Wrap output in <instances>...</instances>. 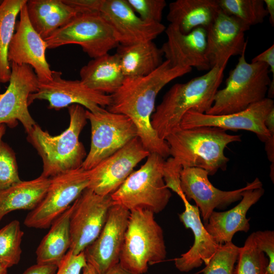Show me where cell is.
Segmentation results:
<instances>
[{
    "label": "cell",
    "mask_w": 274,
    "mask_h": 274,
    "mask_svg": "<svg viewBox=\"0 0 274 274\" xmlns=\"http://www.w3.org/2000/svg\"><path fill=\"white\" fill-rule=\"evenodd\" d=\"M251 62H262L266 64L274 79V45L254 57Z\"/></svg>",
    "instance_id": "obj_41"
},
{
    "label": "cell",
    "mask_w": 274,
    "mask_h": 274,
    "mask_svg": "<svg viewBox=\"0 0 274 274\" xmlns=\"http://www.w3.org/2000/svg\"><path fill=\"white\" fill-rule=\"evenodd\" d=\"M10 65L9 85L0 94V125L13 128L20 122L27 133L37 124L28 109V98L37 91L39 81L30 65L14 62H10Z\"/></svg>",
    "instance_id": "obj_13"
},
{
    "label": "cell",
    "mask_w": 274,
    "mask_h": 274,
    "mask_svg": "<svg viewBox=\"0 0 274 274\" xmlns=\"http://www.w3.org/2000/svg\"><path fill=\"white\" fill-rule=\"evenodd\" d=\"M264 143L267 158L271 163L274 162V134L270 135Z\"/></svg>",
    "instance_id": "obj_43"
},
{
    "label": "cell",
    "mask_w": 274,
    "mask_h": 274,
    "mask_svg": "<svg viewBox=\"0 0 274 274\" xmlns=\"http://www.w3.org/2000/svg\"><path fill=\"white\" fill-rule=\"evenodd\" d=\"M68 127L57 135H52L36 124L28 132L27 141L35 148L43 162L41 176L52 178L81 167L86 156L80 134L87 123L86 110L81 105L68 107Z\"/></svg>",
    "instance_id": "obj_4"
},
{
    "label": "cell",
    "mask_w": 274,
    "mask_h": 274,
    "mask_svg": "<svg viewBox=\"0 0 274 274\" xmlns=\"http://www.w3.org/2000/svg\"><path fill=\"white\" fill-rule=\"evenodd\" d=\"M73 205L70 220L69 250L78 254L98 237L113 202L111 195H100L87 188Z\"/></svg>",
    "instance_id": "obj_11"
},
{
    "label": "cell",
    "mask_w": 274,
    "mask_h": 274,
    "mask_svg": "<svg viewBox=\"0 0 274 274\" xmlns=\"http://www.w3.org/2000/svg\"><path fill=\"white\" fill-rule=\"evenodd\" d=\"M239 247L232 242L221 244L209 263L199 273L203 274H234Z\"/></svg>",
    "instance_id": "obj_34"
},
{
    "label": "cell",
    "mask_w": 274,
    "mask_h": 274,
    "mask_svg": "<svg viewBox=\"0 0 274 274\" xmlns=\"http://www.w3.org/2000/svg\"><path fill=\"white\" fill-rule=\"evenodd\" d=\"M246 50L230 71L224 88L218 90L213 104L206 113L222 115L243 111L265 98L271 82L268 66L246 61Z\"/></svg>",
    "instance_id": "obj_5"
},
{
    "label": "cell",
    "mask_w": 274,
    "mask_h": 274,
    "mask_svg": "<svg viewBox=\"0 0 274 274\" xmlns=\"http://www.w3.org/2000/svg\"><path fill=\"white\" fill-rule=\"evenodd\" d=\"M57 266L37 263L27 268L22 274H55Z\"/></svg>",
    "instance_id": "obj_42"
},
{
    "label": "cell",
    "mask_w": 274,
    "mask_h": 274,
    "mask_svg": "<svg viewBox=\"0 0 274 274\" xmlns=\"http://www.w3.org/2000/svg\"><path fill=\"white\" fill-rule=\"evenodd\" d=\"M265 7L269 16V21L272 26L274 25V1L263 0Z\"/></svg>",
    "instance_id": "obj_44"
},
{
    "label": "cell",
    "mask_w": 274,
    "mask_h": 274,
    "mask_svg": "<svg viewBox=\"0 0 274 274\" xmlns=\"http://www.w3.org/2000/svg\"><path fill=\"white\" fill-rule=\"evenodd\" d=\"M0 274H8V268L0 261Z\"/></svg>",
    "instance_id": "obj_48"
},
{
    "label": "cell",
    "mask_w": 274,
    "mask_h": 274,
    "mask_svg": "<svg viewBox=\"0 0 274 274\" xmlns=\"http://www.w3.org/2000/svg\"><path fill=\"white\" fill-rule=\"evenodd\" d=\"M26 3L20 10V19L9 47L8 60L10 63L30 65L39 82H47L52 79V71L46 58L47 45L30 24Z\"/></svg>",
    "instance_id": "obj_19"
},
{
    "label": "cell",
    "mask_w": 274,
    "mask_h": 274,
    "mask_svg": "<svg viewBox=\"0 0 274 274\" xmlns=\"http://www.w3.org/2000/svg\"><path fill=\"white\" fill-rule=\"evenodd\" d=\"M82 274H97V273L91 265L87 263L82 269Z\"/></svg>",
    "instance_id": "obj_46"
},
{
    "label": "cell",
    "mask_w": 274,
    "mask_h": 274,
    "mask_svg": "<svg viewBox=\"0 0 274 274\" xmlns=\"http://www.w3.org/2000/svg\"><path fill=\"white\" fill-rule=\"evenodd\" d=\"M77 14L99 13L102 0H62Z\"/></svg>",
    "instance_id": "obj_40"
},
{
    "label": "cell",
    "mask_w": 274,
    "mask_h": 274,
    "mask_svg": "<svg viewBox=\"0 0 274 274\" xmlns=\"http://www.w3.org/2000/svg\"><path fill=\"white\" fill-rule=\"evenodd\" d=\"M273 108V99L266 97L243 111L232 114L212 115L190 111L183 117L180 127L187 129L211 126L226 130H246L255 133L261 141L265 142L270 136L265 120Z\"/></svg>",
    "instance_id": "obj_15"
},
{
    "label": "cell",
    "mask_w": 274,
    "mask_h": 274,
    "mask_svg": "<svg viewBox=\"0 0 274 274\" xmlns=\"http://www.w3.org/2000/svg\"><path fill=\"white\" fill-rule=\"evenodd\" d=\"M26 6L30 24L43 40L77 15L62 0H29Z\"/></svg>",
    "instance_id": "obj_26"
},
{
    "label": "cell",
    "mask_w": 274,
    "mask_h": 274,
    "mask_svg": "<svg viewBox=\"0 0 274 274\" xmlns=\"http://www.w3.org/2000/svg\"><path fill=\"white\" fill-rule=\"evenodd\" d=\"M167 40L160 48L163 56L173 66L195 67L209 71L207 56V31L199 27L184 34L169 24L164 31Z\"/></svg>",
    "instance_id": "obj_21"
},
{
    "label": "cell",
    "mask_w": 274,
    "mask_h": 274,
    "mask_svg": "<svg viewBox=\"0 0 274 274\" xmlns=\"http://www.w3.org/2000/svg\"><path fill=\"white\" fill-rule=\"evenodd\" d=\"M105 274H135L132 273L126 269L122 267L121 265L118 263L115 266L111 268Z\"/></svg>",
    "instance_id": "obj_45"
},
{
    "label": "cell",
    "mask_w": 274,
    "mask_h": 274,
    "mask_svg": "<svg viewBox=\"0 0 274 274\" xmlns=\"http://www.w3.org/2000/svg\"><path fill=\"white\" fill-rule=\"evenodd\" d=\"M50 179L40 175L28 181H21L0 191V221L8 213L16 210L31 211L42 200Z\"/></svg>",
    "instance_id": "obj_28"
},
{
    "label": "cell",
    "mask_w": 274,
    "mask_h": 274,
    "mask_svg": "<svg viewBox=\"0 0 274 274\" xmlns=\"http://www.w3.org/2000/svg\"><path fill=\"white\" fill-rule=\"evenodd\" d=\"M129 215L126 208L113 204L99 235L84 251L87 263L97 274H105L119 263Z\"/></svg>",
    "instance_id": "obj_16"
},
{
    "label": "cell",
    "mask_w": 274,
    "mask_h": 274,
    "mask_svg": "<svg viewBox=\"0 0 274 274\" xmlns=\"http://www.w3.org/2000/svg\"><path fill=\"white\" fill-rule=\"evenodd\" d=\"M182 201L185 210L179 215V217L185 228L192 231L194 241L190 249L175 258L174 262L179 271L187 272L200 267L203 263L207 265L220 245L204 228L198 208L191 204L186 198Z\"/></svg>",
    "instance_id": "obj_23"
},
{
    "label": "cell",
    "mask_w": 274,
    "mask_h": 274,
    "mask_svg": "<svg viewBox=\"0 0 274 274\" xmlns=\"http://www.w3.org/2000/svg\"><path fill=\"white\" fill-rule=\"evenodd\" d=\"M191 71V67L173 66L165 60L147 76L125 78L121 86L111 95L107 110L129 117L136 127L145 148L165 159L169 156L168 146L158 136L151 121L156 98L166 84Z\"/></svg>",
    "instance_id": "obj_1"
},
{
    "label": "cell",
    "mask_w": 274,
    "mask_h": 274,
    "mask_svg": "<svg viewBox=\"0 0 274 274\" xmlns=\"http://www.w3.org/2000/svg\"><path fill=\"white\" fill-rule=\"evenodd\" d=\"M15 154L2 140L0 141V191L20 182Z\"/></svg>",
    "instance_id": "obj_35"
},
{
    "label": "cell",
    "mask_w": 274,
    "mask_h": 274,
    "mask_svg": "<svg viewBox=\"0 0 274 274\" xmlns=\"http://www.w3.org/2000/svg\"><path fill=\"white\" fill-rule=\"evenodd\" d=\"M91 125L90 148L81 167L90 170L138 136L136 127L127 116L103 108L92 113L86 110Z\"/></svg>",
    "instance_id": "obj_9"
},
{
    "label": "cell",
    "mask_w": 274,
    "mask_h": 274,
    "mask_svg": "<svg viewBox=\"0 0 274 274\" xmlns=\"http://www.w3.org/2000/svg\"><path fill=\"white\" fill-rule=\"evenodd\" d=\"M99 13L112 27L119 45L153 41L166 29L161 22L142 19L126 0H102Z\"/></svg>",
    "instance_id": "obj_18"
},
{
    "label": "cell",
    "mask_w": 274,
    "mask_h": 274,
    "mask_svg": "<svg viewBox=\"0 0 274 274\" xmlns=\"http://www.w3.org/2000/svg\"><path fill=\"white\" fill-rule=\"evenodd\" d=\"M165 141L169 156L182 168H200L213 175L219 169H226L229 159L224 154L225 148L230 143L241 142V135L228 134L216 127H180Z\"/></svg>",
    "instance_id": "obj_3"
},
{
    "label": "cell",
    "mask_w": 274,
    "mask_h": 274,
    "mask_svg": "<svg viewBox=\"0 0 274 274\" xmlns=\"http://www.w3.org/2000/svg\"><path fill=\"white\" fill-rule=\"evenodd\" d=\"M264 191L261 182L255 178L243 192L242 198L236 206L227 211H213L207 223L203 224L204 228L220 245L232 242L237 232H247L250 224L247 213L263 195Z\"/></svg>",
    "instance_id": "obj_22"
},
{
    "label": "cell",
    "mask_w": 274,
    "mask_h": 274,
    "mask_svg": "<svg viewBox=\"0 0 274 274\" xmlns=\"http://www.w3.org/2000/svg\"><path fill=\"white\" fill-rule=\"evenodd\" d=\"M79 74L80 81L86 86L108 95L115 92L125 79L116 53L92 58L82 67Z\"/></svg>",
    "instance_id": "obj_25"
},
{
    "label": "cell",
    "mask_w": 274,
    "mask_h": 274,
    "mask_svg": "<svg viewBox=\"0 0 274 274\" xmlns=\"http://www.w3.org/2000/svg\"><path fill=\"white\" fill-rule=\"evenodd\" d=\"M2 2H3V1L0 0V5L2 4Z\"/></svg>",
    "instance_id": "obj_49"
},
{
    "label": "cell",
    "mask_w": 274,
    "mask_h": 274,
    "mask_svg": "<svg viewBox=\"0 0 274 274\" xmlns=\"http://www.w3.org/2000/svg\"><path fill=\"white\" fill-rule=\"evenodd\" d=\"M0 89H1V86H0Z\"/></svg>",
    "instance_id": "obj_50"
},
{
    "label": "cell",
    "mask_w": 274,
    "mask_h": 274,
    "mask_svg": "<svg viewBox=\"0 0 274 274\" xmlns=\"http://www.w3.org/2000/svg\"><path fill=\"white\" fill-rule=\"evenodd\" d=\"M6 125H0V141L2 140V138L6 133Z\"/></svg>",
    "instance_id": "obj_47"
},
{
    "label": "cell",
    "mask_w": 274,
    "mask_h": 274,
    "mask_svg": "<svg viewBox=\"0 0 274 274\" xmlns=\"http://www.w3.org/2000/svg\"><path fill=\"white\" fill-rule=\"evenodd\" d=\"M23 235L20 222L17 220L12 221L0 229V261L8 268L20 261Z\"/></svg>",
    "instance_id": "obj_32"
},
{
    "label": "cell",
    "mask_w": 274,
    "mask_h": 274,
    "mask_svg": "<svg viewBox=\"0 0 274 274\" xmlns=\"http://www.w3.org/2000/svg\"><path fill=\"white\" fill-rule=\"evenodd\" d=\"M225 67L214 66L187 82L174 84L166 92L151 119L153 129L161 139L165 140L180 128L187 112L206 114L209 110L222 81Z\"/></svg>",
    "instance_id": "obj_2"
},
{
    "label": "cell",
    "mask_w": 274,
    "mask_h": 274,
    "mask_svg": "<svg viewBox=\"0 0 274 274\" xmlns=\"http://www.w3.org/2000/svg\"><path fill=\"white\" fill-rule=\"evenodd\" d=\"M165 161L158 154L150 153L145 163L111 195L113 204L129 211L143 209L154 214L162 212L172 196L163 179Z\"/></svg>",
    "instance_id": "obj_7"
},
{
    "label": "cell",
    "mask_w": 274,
    "mask_h": 274,
    "mask_svg": "<svg viewBox=\"0 0 274 274\" xmlns=\"http://www.w3.org/2000/svg\"><path fill=\"white\" fill-rule=\"evenodd\" d=\"M59 71H52L51 81L39 82L37 91L28 96V106L36 100H45L49 109L59 110L77 104L96 113L110 105L111 95L91 89L80 80L63 79Z\"/></svg>",
    "instance_id": "obj_12"
},
{
    "label": "cell",
    "mask_w": 274,
    "mask_h": 274,
    "mask_svg": "<svg viewBox=\"0 0 274 274\" xmlns=\"http://www.w3.org/2000/svg\"><path fill=\"white\" fill-rule=\"evenodd\" d=\"M50 179L45 196L24 219L28 227L49 228L88 187L89 175L88 170L80 167Z\"/></svg>",
    "instance_id": "obj_10"
},
{
    "label": "cell",
    "mask_w": 274,
    "mask_h": 274,
    "mask_svg": "<svg viewBox=\"0 0 274 274\" xmlns=\"http://www.w3.org/2000/svg\"><path fill=\"white\" fill-rule=\"evenodd\" d=\"M163 230L154 214L148 210L130 211L119 264L126 270L143 274L152 265L163 261L166 256Z\"/></svg>",
    "instance_id": "obj_6"
},
{
    "label": "cell",
    "mask_w": 274,
    "mask_h": 274,
    "mask_svg": "<svg viewBox=\"0 0 274 274\" xmlns=\"http://www.w3.org/2000/svg\"><path fill=\"white\" fill-rule=\"evenodd\" d=\"M87 263L84 251L75 254L68 250L58 265L55 274H80Z\"/></svg>",
    "instance_id": "obj_39"
},
{
    "label": "cell",
    "mask_w": 274,
    "mask_h": 274,
    "mask_svg": "<svg viewBox=\"0 0 274 274\" xmlns=\"http://www.w3.org/2000/svg\"><path fill=\"white\" fill-rule=\"evenodd\" d=\"M220 10L250 26L263 22L268 16L263 0H217Z\"/></svg>",
    "instance_id": "obj_31"
},
{
    "label": "cell",
    "mask_w": 274,
    "mask_h": 274,
    "mask_svg": "<svg viewBox=\"0 0 274 274\" xmlns=\"http://www.w3.org/2000/svg\"><path fill=\"white\" fill-rule=\"evenodd\" d=\"M257 247L268 257V265L264 274H274V231L272 230L254 232Z\"/></svg>",
    "instance_id": "obj_37"
},
{
    "label": "cell",
    "mask_w": 274,
    "mask_h": 274,
    "mask_svg": "<svg viewBox=\"0 0 274 274\" xmlns=\"http://www.w3.org/2000/svg\"><path fill=\"white\" fill-rule=\"evenodd\" d=\"M73 204L51 225L50 229L38 246L37 263L58 266L70 249V216Z\"/></svg>",
    "instance_id": "obj_29"
},
{
    "label": "cell",
    "mask_w": 274,
    "mask_h": 274,
    "mask_svg": "<svg viewBox=\"0 0 274 274\" xmlns=\"http://www.w3.org/2000/svg\"><path fill=\"white\" fill-rule=\"evenodd\" d=\"M138 136L88 170L87 188L100 195H111L133 172L134 168L150 155Z\"/></svg>",
    "instance_id": "obj_14"
},
{
    "label": "cell",
    "mask_w": 274,
    "mask_h": 274,
    "mask_svg": "<svg viewBox=\"0 0 274 274\" xmlns=\"http://www.w3.org/2000/svg\"><path fill=\"white\" fill-rule=\"evenodd\" d=\"M26 0H4L0 5V83L9 82L11 69L8 50L14 34L16 19Z\"/></svg>",
    "instance_id": "obj_30"
},
{
    "label": "cell",
    "mask_w": 274,
    "mask_h": 274,
    "mask_svg": "<svg viewBox=\"0 0 274 274\" xmlns=\"http://www.w3.org/2000/svg\"><path fill=\"white\" fill-rule=\"evenodd\" d=\"M208 173L197 167L183 168L180 173V187L186 199H192L201 213L204 224L215 209L223 210L241 200L243 192L250 185L238 189L223 191L216 188L208 178Z\"/></svg>",
    "instance_id": "obj_17"
},
{
    "label": "cell",
    "mask_w": 274,
    "mask_h": 274,
    "mask_svg": "<svg viewBox=\"0 0 274 274\" xmlns=\"http://www.w3.org/2000/svg\"><path fill=\"white\" fill-rule=\"evenodd\" d=\"M125 78L147 76L163 62V53L153 41L119 45L116 53Z\"/></svg>",
    "instance_id": "obj_27"
},
{
    "label": "cell",
    "mask_w": 274,
    "mask_h": 274,
    "mask_svg": "<svg viewBox=\"0 0 274 274\" xmlns=\"http://www.w3.org/2000/svg\"><path fill=\"white\" fill-rule=\"evenodd\" d=\"M220 11L217 0H177L169 3L167 19L186 34L199 27L206 29Z\"/></svg>",
    "instance_id": "obj_24"
},
{
    "label": "cell",
    "mask_w": 274,
    "mask_h": 274,
    "mask_svg": "<svg viewBox=\"0 0 274 274\" xmlns=\"http://www.w3.org/2000/svg\"><path fill=\"white\" fill-rule=\"evenodd\" d=\"M138 16L148 22L161 23L163 12L166 6L164 0H126Z\"/></svg>",
    "instance_id": "obj_36"
},
{
    "label": "cell",
    "mask_w": 274,
    "mask_h": 274,
    "mask_svg": "<svg viewBox=\"0 0 274 274\" xmlns=\"http://www.w3.org/2000/svg\"><path fill=\"white\" fill-rule=\"evenodd\" d=\"M44 40L47 49L79 45L92 58L108 53L119 45L112 27L100 13L77 14Z\"/></svg>",
    "instance_id": "obj_8"
},
{
    "label": "cell",
    "mask_w": 274,
    "mask_h": 274,
    "mask_svg": "<svg viewBox=\"0 0 274 274\" xmlns=\"http://www.w3.org/2000/svg\"><path fill=\"white\" fill-rule=\"evenodd\" d=\"M237 261L234 274H264L268 260L257 247L254 232L247 237L244 245L239 247Z\"/></svg>",
    "instance_id": "obj_33"
},
{
    "label": "cell",
    "mask_w": 274,
    "mask_h": 274,
    "mask_svg": "<svg viewBox=\"0 0 274 274\" xmlns=\"http://www.w3.org/2000/svg\"><path fill=\"white\" fill-rule=\"evenodd\" d=\"M250 27L221 10L213 23L206 29L207 56L211 68L226 66L231 56L240 55L246 50L245 32Z\"/></svg>",
    "instance_id": "obj_20"
},
{
    "label": "cell",
    "mask_w": 274,
    "mask_h": 274,
    "mask_svg": "<svg viewBox=\"0 0 274 274\" xmlns=\"http://www.w3.org/2000/svg\"><path fill=\"white\" fill-rule=\"evenodd\" d=\"M182 169V167L176 163L172 157L165 161L163 179L166 186L176 193L182 200L185 196L180 187V173Z\"/></svg>",
    "instance_id": "obj_38"
}]
</instances>
